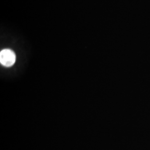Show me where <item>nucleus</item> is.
I'll list each match as a JSON object with an SVG mask.
<instances>
[{"mask_svg":"<svg viewBox=\"0 0 150 150\" xmlns=\"http://www.w3.org/2000/svg\"><path fill=\"white\" fill-rule=\"evenodd\" d=\"M16 61L15 52L10 49H4L0 52V62L5 67H11Z\"/></svg>","mask_w":150,"mask_h":150,"instance_id":"1","label":"nucleus"}]
</instances>
